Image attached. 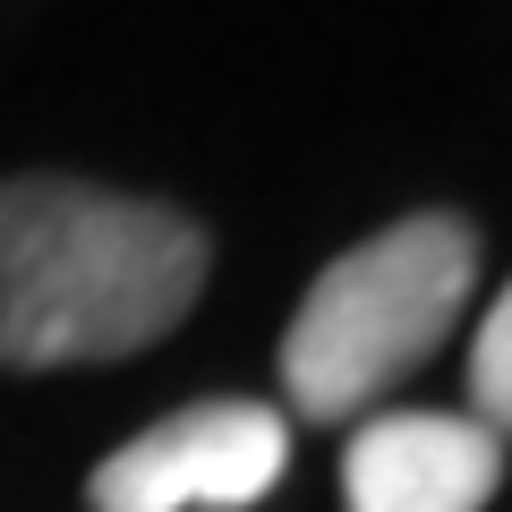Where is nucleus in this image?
I'll use <instances>...</instances> for the list:
<instances>
[{
    "label": "nucleus",
    "instance_id": "obj_2",
    "mask_svg": "<svg viewBox=\"0 0 512 512\" xmlns=\"http://www.w3.org/2000/svg\"><path fill=\"white\" fill-rule=\"evenodd\" d=\"M478 231L444 205L402 214L342 248L282 333V393L299 419H367L376 393L419 376L453 342L461 308L478 291Z\"/></svg>",
    "mask_w": 512,
    "mask_h": 512
},
{
    "label": "nucleus",
    "instance_id": "obj_1",
    "mask_svg": "<svg viewBox=\"0 0 512 512\" xmlns=\"http://www.w3.org/2000/svg\"><path fill=\"white\" fill-rule=\"evenodd\" d=\"M214 274V231L69 171L0 180V367L52 376L154 350Z\"/></svg>",
    "mask_w": 512,
    "mask_h": 512
},
{
    "label": "nucleus",
    "instance_id": "obj_3",
    "mask_svg": "<svg viewBox=\"0 0 512 512\" xmlns=\"http://www.w3.org/2000/svg\"><path fill=\"white\" fill-rule=\"evenodd\" d=\"M291 470V410L222 393L137 427L94 461L86 512H256Z\"/></svg>",
    "mask_w": 512,
    "mask_h": 512
},
{
    "label": "nucleus",
    "instance_id": "obj_4",
    "mask_svg": "<svg viewBox=\"0 0 512 512\" xmlns=\"http://www.w3.org/2000/svg\"><path fill=\"white\" fill-rule=\"evenodd\" d=\"M504 487V436L470 410H376L350 427L342 512H487Z\"/></svg>",
    "mask_w": 512,
    "mask_h": 512
},
{
    "label": "nucleus",
    "instance_id": "obj_5",
    "mask_svg": "<svg viewBox=\"0 0 512 512\" xmlns=\"http://www.w3.org/2000/svg\"><path fill=\"white\" fill-rule=\"evenodd\" d=\"M470 419L512 444V282L495 291L487 325H478V342H470Z\"/></svg>",
    "mask_w": 512,
    "mask_h": 512
}]
</instances>
